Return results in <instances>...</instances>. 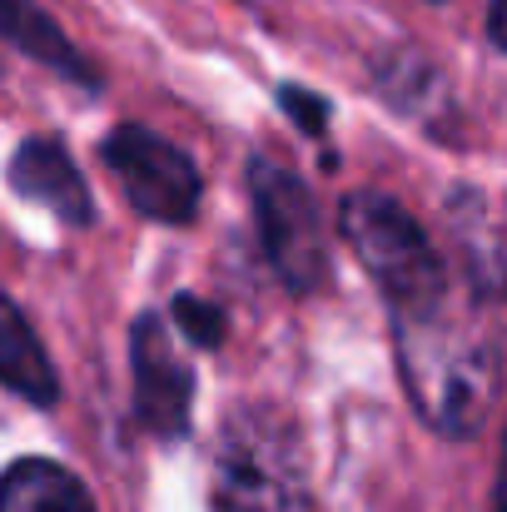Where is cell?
I'll return each mask as SVG.
<instances>
[{
  "label": "cell",
  "instance_id": "cell-5",
  "mask_svg": "<svg viewBox=\"0 0 507 512\" xmlns=\"http://www.w3.org/2000/svg\"><path fill=\"white\" fill-rule=\"evenodd\" d=\"M100 160L120 179V194L130 199L135 214L155 224H189L199 214L204 199L199 165L179 145H169L165 135L145 125H115L100 145Z\"/></svg>",
  "mask_w": 507,
  "mask_h": 512
},
{
  "label": "cell",
  "instance_id": "cell-12",
  "mask_svg": "<svg viewBox=\"0 0 507 512\" xmlns=\"http://www.w3.org/2000/svg\"><path fill=\"white\" fill-rule=\"evenodd\" d=\"M279 105H284V115H289L309 140H324V135H329V100H324V95H314V90H304V85H279Z\"/></svg>",
  "mask_w": 507,
  "mask_h": 512
},
{
  "label": "cell",
  "instance_id": "cell-1",
  "mask_svg": "<svg viewBox=\"0 0 507 512\" xmlns=\"http://www.w3.org/2000/svg\"><path fill=\"white\" fill-rule=\"evenodd\" d=\"M398 368L418 418L443 438H473L498 398V348L448 299L423 314H393Z\"/></svg>",
  "mask_w": 507,
  "mask_h": 512
},
{
  "label": "cell",
  "instance_id": "cell-8",
  "mask_svg": "<svg viewBox=\"0 0 507 512\" xmlns=\"http://www.w3.org/2000/svg\"><path fill=\"white\" fill-rule=\"evenodd\" d=\"M0 40L30 55L35 65L55 70L60 80H75L85 90H100V70L70 45V35L35 5V0H0Z\"/></svg>",
  "mask_w": 507,
  "mask_h": 512
},
{
  "label": "cell",
  "instance_id": "cell-10",
  "mask_svg": "<svg viewBox=\"0 0 507 512\" xmlns=\"http://www.w3.org/2000/svg\"><path fill=\"white\" fill-rule=\"evenodd\" d=\"M0 512H95V503L70 468L20 458L0 473Z\"/></svg>",
  "mask_w": 507,
  "mask_h": 512
},
{
  "label": "cell",
  "instance_id": "cell-11",
  "mask_svg": "<svg viewBox=\"0 0 507 512\" xmlns=\"http://www.w3.org/2000/svg\"><path fill=\"white\" fill-rule=\"evenodd\" d=\"M174 324L184 329V339L194 343V348H219L229 319H224L219 304H209L199 294H174Z\"/></svg>",
  "mask_w": 507,
  "mask_h": 512
},
{
  "label": "cell",
  "instance_id": "cell-9",
  "mask_svg": "<svg viewBox=\"0 0 507 512\" xmlns=\"http://www.w3.org/2000/svg\"><path fill=\"white\" fill-rule=\"evenodd\" d=\"M0 383L35 403V408H50L60 398V378H55V363L50 353L40 348L35 329L25 324V314L10 304V294H0Z\"/></svg>",
  "mask_w": 507,
  "mask_h": 512
},
{
  "label": "cell",
  "instance_id": "cell-6",
  "mask_svg": "<svg viewBox=\"0 0 507 512\" xmlns=\"http://www.w3.org/2000/svg\"><path fill=\"white\" fill-rule=\"evenodd\" d=\"M130 368H135V418L155 438H179L194 408V368L179 358L165 319L140 314L130 329Z\"/></svg>",
  "mask_w": 507,
  "mask_h": 512
},
{
  "label": "cell",
  "instance_id": "cell-2",
  "mask_svg": "<svg viewBox=\"0 0 507 512\" xmlns=\"http://www.w3.org/2000/svg\"><path fill=\"white\" fill-rule=\"evenodd\" d=\"M338 229L393 314H423L448 299V264L438 259L423 224L393 194L353 189L338 204Z\"/></svg>",
  "mask_w": 507,
  "mask_h": 512
},
{
  "label": "cell",
  "instance_id": "cell-4",
  "mask_svg": "<svg viewBox=\"0 0 507 512\" xmlns=\"http://www.w3.org/2000/svg\"><path fill=\"white\" fill-rule=\"evenodd\" d=\"M249 199L259 219V244L284 279L289 294H314L329 279V239L319 224V204L304 184V174L289 165L254 155L249 160Z\"/></svg>",
  "mask_w": 507,
  "mask_h": 512
},
{
  "label": "cell",
  "instance_id": "cell-7",
  "mask_svg": "<svg viewBox=\"0 0 507 512\" xmlns=\"http://www.w3.org/2000/svg\"><path fill=\"white\" fill-rule=\"evenodd\" d=\"M10 184H15V194L20 199H35L40 209H50L60 224H90L95 219V199H90V184H85V174L75 170V160L65 155V145L60 140H50V135H30V140H20L15 145V155H10Z\"/></svg>",
  "mask_w": 507,
  "mask_h": 512
},
{
  "label": "cell",
  "instance_id": "cell-3",
  "mask_svg": "<svg viewBox=\"0 0 507 512\" xmlns=\"http://www.w3.org/2000/svg\"><path fill=\"white\" fill-rule=\"evenodd\" d=\"M209 498L214 512H309L299 433L269 408L234 413L214 448Z\"/></svg>",
  "mask_w": 507,
  "mask_h": 512
}]
</instances>
